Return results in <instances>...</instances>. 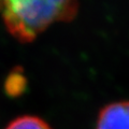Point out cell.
<instances>
[{"instance_id": "4", "label": "cell", "mask_w": 129, "mask_h": 129, "mask_svg": "<svg viewBox=\"0 0 129 129\" xmlns=\"http://www.w3.org/2000/svg\"><path fill=\"white\" fill-rule=\"evenodd\" d=\"M26 80L19 72H12L6 82V90L11 96H18L25 90Z\"/></svg>"}, {"instance_id": "1", "label": "cell", "mask_w": 129, "mask_h": 129, "mask_svg": "<svg viewBox=\"0 0 129 129\" xmlns=\"http://www.w3.org/2000/svg\"><path fill=\"white\" fill-rule=\"evenodd\" d=\"M78 0H0V15L9 34L22 43L35 41L56 23L69 22Z\"/></svg>"}, {"instance_id": "3", "label": "cell", "mask_w": 129, "mask_h": 129, "mask_svg": "<svg viewBox=\"0 0 129 129\" xmlns=\"http://www.w3.org/2000/svg\"><path fill=\"white\" fill-rule=\"evenodd\" d=\"M5 129H53V128L39 116L22 115L10 122Z\"/></svg>"}, {"instance_id": "2", "label": "cell", "mask_w": 129, "mask_h": 129, "mask_svg": "<svg viewBox=\"0 0 129 129\" xmlns=\"http://www.w3.org/2000/svg\"><path fill=\"white\" fill-rule=\"evenodd\" d=\"M96 129H129V100L104 106L97 116Z\"/></svg>"}]
</instances>
